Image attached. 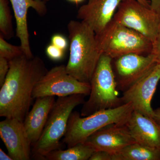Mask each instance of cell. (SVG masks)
<instances>
[{
    "instance_id": "31",
    "label": "cell",
    "mask_w": 160,
    "mask_h": 160,
    "mask_svg": "<svg viewBox=\"0 0 160 160\" xmlns=\"http://www.w3.org/2000/svg\"><path fill=\"white\" fill-rule=\"evenodd\" d=\"M44 2H49V1H50V0H43Z\"/></svg>"
},
{
    "instance_id": "10",
    "label": "cell",
    "mask_w": 160,
    "mask_h": 160,
    "mask_svg": "<svg viewBox=\"0 0 160 160\" xmlns=\"http://www.w3.org/2000/svg\"><path fill=\"white\" fill-rule=\"evenodd\" d=\"M160 80V63H158L142 78L123 92V104L131 103L134 111L153 118L151 101Z\"/></svg>"
},
{
    "instance_id": "1",
    "label": "cell",
    "mask_w": 160,
    "mask_h": 160,
    "mask_svg": "<svg viewBox=\"0 0 160 160\" xmlns=\"http://www.w3.org/2000/svg\"><path fill=\"white\" fill-rule=\"evenodd\" d=\"M9 65L0 89V116L23 122L33 99V89L48 70L41 58L24 53L9 61Z\"/></svg>"
},
{
    "instance_id": "26",
    "label": "cell",
    "mask_w": 160,
    "mask_h": 160,
    "mask_svg": "<svg viewBox=\"0 0 160 160\" xmlns=\"http://www.w3.org/2000/svg\"><path fill=\"white\" fill-rule=\"evenodd\" d=\"M149 1L151 9L160 15V0H149Z\"/></svg>"
},
{
    "instance_id": "30",
    "label": "cell",
    "mask_w": 160,
    "mask_h": 160,
    "mask_svg": "<svg viewBox=\"0 0 160 160\" xmlns=\"http://www.w3.org/2000/svg\"><path fill=\"white\" fill-rule=\"evenodd\" d=\"M67 1L72 2L76 3V4H78V3L82 2L84 0H67Z\"/></svg>"
},
{
    "instance_id": "16",
    "label": "cell",
    "mask_w": 160,
    "mask_h": 160,
    "mask_svg": "<svg viewBox=\"0 0 160 160\" xmlns=\"http://www.w3.org/2000/svg\"><path fill=\"white\" fill-rule=\"evenodd\" d=\"M126 125L136 142L160 149V125L153 118L133 110Z\"/></svg>"
},
{
    "instance_id": "9",
    "label": "cell",
    "mask_w": 160,
    "mask_h": 160,
    "mask_svg": "<svg viewBox=\"0 0 160 160\" xmlns=\"http://www.w3.org/2000/svg\"><path fill=\"white\" fill-rule=\"evenodd\" d=\"M158 63L152 53H130L112 59V67L118 91L128 90Z\"/></svg>"
},
{
    "instance_id": "21",
    "label": "cell",
    "mask_w": 160,
    "mask_h": 160,
    "mask_svg": "<svg viewBox=\"0 0 160 160\" xmlns=\"http://www.w3.org/2000/svg\"><path fill=\"white\" fill-rule=\"evenodd\" d=\"M65 52L51 43L47 46L46 49V54L48 57L54 61H59L62 59L65 56Z\"/></svg>"
},
{
    "instance_id": "19",
    "label": "cell",
    "mask_w": 160,
    "mask_h": 160,
    "mask_svg": "<svg viewBox=\"0 0 160 160\" xmlns=\"http://www.w3.org/2000/svg\"><path fill=\"white\" fill-rule=\"evenodd\" d=\"M9 4V0H0V35L6 40L10 39L14 35Z\"/></svg>"
},
{
    "instance_id": "5",
    "label": "cell",
    "mask_w": 160,
    "mask_h": 160,
    "mask_svg": "<svg viewBox=\"0 0 160 160\" xmlns=\"http://www.w3.org/2000/svg\"><path fill=\"white\" fill-rule=\"evenodd\" d=\"M112 60L106 55L101 56L89 83V97L83 104L81 116H87L100 110L114 109L124 105L121 97H118Z\"/></svg>"
},
{
    "instance_id": "25",
    "label": "cell",
    "mask_w": 160,
    "mask_h": 160,
    "mask_svg": "<svg viewBox=\"0 0 160 160\" xmlns=\"http://www.w3.org/2000/svg\"><path fill=\"white\" fill-rule=\"evenodd\" d=\"M151 53L154 55L158 62L160 63V32L152 44Z\"/></svg>"
},
{
    "instance_id": "20",
    "label": "cell",
    "mask_w": 160,
    "mask_h": 160,
    "mask_svg": "<svg viewBox=\"0 0 160 160\" xmlns=\"http://www.w3.org/2000/svg\"><path fill=\"white\" fill-rule=\"evenodd\" d=\"M24 53L21 45L17 46L12 45L0 35V56L3 57L9 61Z\"/></svg>"
},
{
    "instance_id": "18",
    "label": "cell",
    "mask_w": 160,
    "mask_h": 160,
    "mask_svg": "<svg viewBox=\"0 0 160 160\" xmlns=\"http://www.w3.org/2000/svg\"><path fill=\"white\" fill-rule=\"evenodd\" d=\"M95 151L85 142L80 143L66 150L61 149L50 152L45 156L47 160H89Z\"/></svg>"
},
{
    "instance_id": "17",
    "label": "cell",
    "mask_w": 160,
    "mask_h": 160,
    "mask_svg": "<svg viewBox=\"0 0 160 160\" xmlns=\"http://www.w3.org/2000/svg\"><path fill=\"white\" fill-rule=\"evenodd\" d=\"M112 160H160V149L136 142L112 154Z\"/></svg>"
},
{
    "instance_id": "14",
    "label": "cell",
    "mask_w": 160,
    "mask_h": 160,
    "mask_svg": "<svg viewBox=\"0 0 160 160\" xmlns=\"http://www.w3.org/2000/svg\"><path fill=\"white\" fill-rule=\"evenodd\" d=\"M11 3L16 23L17 37L18 38L24 54L29 58L33 57L29 42L27 14L32 8L40 16H44L47 12L46 2L43 0H9Z\"/></svg>"
},
{
    "instance_id": "7",
    "label": "cell",
    "mask_w": 160,
    "mask_h": 160,
    "mask_svg": "<svg viewBox=\"0 0 160 160\" xmlns=\"http://www.w3.org/2000/svg\"><path fill=\"white\" fill-rule=\"evenodd\" d=\"M112 19L143 35L152 43L160 32V15L137 0H123Z\"/></svg>"
},
{
    "instance_id": "24",
    "label": "cell",
    "mask_w": 160,
    "mask_h": 160,
    "mask_svg": "<svg viewBox=\"0 0 160 160\" xmlns=\"http://www.w3.org/2000/svg\"><path fill=\"white\" fill-rule=\"evenodd\" d=\"M89 160H112V154L103 150L95 151Z\"/></svg>"
},
{
    "instance_id": "6",
    "label": "cell",
    "mask_w": 160,
    "mask_h": 160,
    "mask_svg": "<svg viewBox=\"0 0 160 160\" xmlns=\"http://www.w3.org/2000/svg\"><path fill=\"white\" fill-rule=\"evenodd\" d=\"M96 37L102 54L112 59L130 53L146 55L152 51L153 43L148 38L113 19Z\"/></svg>"
},
{
    "instance_id": "27",
    "label": "cell",
    "mask_w": 160,
    "mask_h": 160,
    "mask_svg": "<svg viewBox=\"0 0 160 160\" xmlns=\"http://www.w3.org/2000/svg\"><path fill=\"white\" fill-rule=\"evenodd\" d=\"M0 160H13L9 154L6 153L2 149H0Z\"/></svg>"
},
{
    "instance_id": "3",
    "label": "cell",
    "mask_w": 160,
    "mask_h": 160,
    "mask_svg": "<svg viewBox=\"0 0 160 160\" xmlns=\"http://www.w3.org/2000/svg\"><path fill=\"white\" fill-rule=\"evenodd\" d=\"M86 96L77 94L58 98L41 137L32 146V158L45 160V156L50 152L61 149L60 141L66 133L70 115L75 107L85 103Z\"/></svg>"
},
{
    "instance_id": "4",
    "label": "cell",
    "mask_w": 160,
    "mask_h": 160,
    "mask_svg": "<svg viewBox=\"0 0 160 160\" xmlns=\"http://www.w3.org/2000/svg\"><path fill=\"white\" fill-rule=\"evenodd\" d=\"M133 111L132 105L129 103L114 109L100 110L84 118L78 112H72L62 142L68 148L85 142L87 138L103 127L112 124H126Z\"/></svg>"
},
{
    "instance_id": "12",
    "label": "cell",
    "mask_w": 160,
    "mask_h": 160,
    "mask_svg": "<svg viewBox=\"0 0 160 160\" xmlns=\"http://www.w3.org/2000/svg\"><path fill=\"white\" fill-rule=\"evenodd\" d=\"M136 142L126 124L108 125L92 133L85 142L95 151L103 150L112 154Z\"/></svg>"
},
{
    "instance_id": "28",
    "label": "cell",
    "mask_w": 160,
    "mask_h": 160,
    "mask_svg": "<svg viewBox=\"0 0 160 160\" xmlns=\"http://www.w3.org/2000/svg\"><path fill=\"white\" fill-rule=\"evenodd\" d=\"M154 115L153 118L160 125V108L154 110Z\"/></svg>"
},
{
    "instance_id": "15",
    "label": "cell",
    "mask_w": 160,
    "mask_h": 160,
    "mask_svg": "<svg viewBox=\"0 0 160 160\" xmlns=\"http://www.w3.org/2000/svg\"><path fill=\"white\" fill-rule=\"evenodd\" d=\"M55 101L54 96L37 98L31 110L23 121L25 131L32 146L41 137Z\"/></svg>"
},
{
    "instance_id": "8",
    "label": "cell",
    "mask_w": 160,
    "mask_h": 160,
    "mask_svg": "<svg viewBox=\"0 0 160 160\" xmlns=\"http://www.w3.org/2000/svg\"><path fill=\"white\" fill-rule=\"evenodd\" d=\"M90 83L80 82L66 71V66H55L39 81L32 92L33 99L44 96L67 97L81 94L89 96Z\"/></svg>"
},
{
    "instance_id": "2",
    "label": "cell",
    "mask_w": 160,
    "mask_h": 160,
    "mask_svg": "<svg viewBox=\"0 0 160 160\" xmlns=\"http://www.w3.org/2000/svg\"><path fill=\"white\" fill-rule=\"evenodd\" d=\"M67 28L70 53L66 71L80 82L89 83L102 54L95 32L82 21L71 20Z\"/></svg>"
},
{
    "instance_id": "29",
    "label": "cell",
    "mask_w": 160,
    "mask_h": 160,
    "mask_svg": "<svg viewBox=\"0 0 160 160\" xmlns=\"http://www.w3.org/2000/svg\"><path fill=\"white\" fill-rule=\"evenodd\" d=\"M141 4H142L144 6H146V7L151 8L150 7V2L148 0H137Z\"/></svg>"
},
{
    "instance_id": "23",
    "label": "cell",
    "mask_w": 160,
    "mask_h": 160,
    "mask_svg": "<svg viewBox=\"0 0 160 160\" xmlns=\"http://www.w3.org/2000/svg\"><path fill=\"white\" fill-rule=\"evenodd\" d=\"M9 69V61L5 58L0 56V87L5 82Z\"/></svg>"
},
{
    "instance_id": "22",
    "label": "cell",
    "mask_w": 160,
    "mask_h": 160,
    "mask_svg": "<svg viewBox=\"0 0 160 160\" xmlns=\"http://www.w3.org/2000/svg\"><path fill=\"white\" fill-rule=\"evenodd\" d=\"M51 43L58 48L66 51L68 47V41L64 35L55 34L52 37Z\"/></svg>"
},
{
    "instance_id": "11",
    "label": "cell",
    "mask_w": 160,
    "mask_h": 160,
    "mask_svg": "<svg viewBox=\"0 0 160 160\" xmlns=\"http://www.w3.org/2000/svg\"><path fill=\"white\" fill-rule=\"evenodd\" d=\"M0 137L13 160L31 159L32 145L22 121L5 118L0 122Z\"/></svg>"
},
{
    "instance_id": "13",
    "label": "cell",
    "mask_w": 160,
    "mask_h": 160,
    "mask_svg": "<svg viewBox=\"0 0 160 160\" xmlns=\"http://www.w3.org/2000/svg\"><path fill=\"white\" fill-rule=\"evenodd\" d=\"M122 1L88 0L78 10L77 18L98 34L111 22Z\"/></svg>"
}]
</instances>
